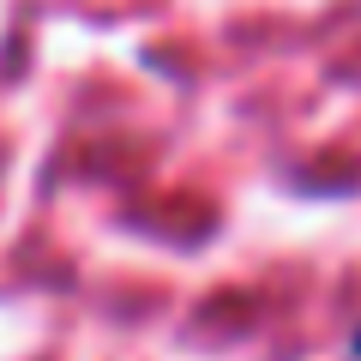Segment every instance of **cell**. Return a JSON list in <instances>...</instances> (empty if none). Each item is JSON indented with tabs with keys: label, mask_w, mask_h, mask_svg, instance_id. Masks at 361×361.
Returning a JSON list of instances; mask_svg holds the SVG:
<instances>
[{
	"label": "cell",
	"mask_w": 361,
	"mask_h": 361,
	"mask_svg": "<svg viewBox=\"0 0 361 361\" xmlns=\"http://www.w3.org/2000/svg\"><path fill=\"white\" fill-rule=\"evenodd\" d=\"M355 355H361V331H355Z\"/></svg>",
	"instance_id": "1"
}]
</instances>
